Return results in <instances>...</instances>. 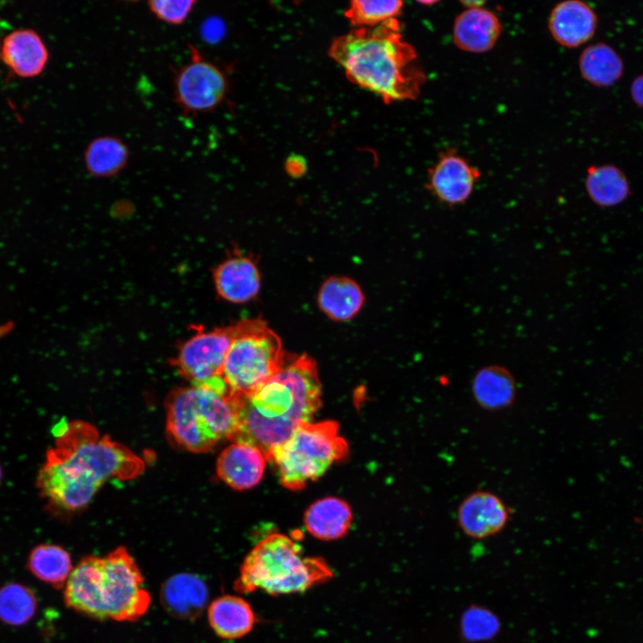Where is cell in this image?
<instances>
[{
  "mask_svg": "<svg viewBox=\"0 0 643 643\" xmlns=\"http://www.w3.org/2000/svg\"><path fill=\"white\" fill-rule=\"evenodd\" d=\"M143 459L126 446L101 435L91 423L66 421L55 429L54 446L36 476L45 511L56 518L84 509L110 479L132 480L145 470Z\"/></svg>",
  "mask_w": 643,
  "mask_h": 643,
  "instance_id": "6da1fadb",
  "label": "cell"
},
{
  "mask_svg": "<svg viewBox=\"0 0 643 643\" xmlns=\"http://www.w3.org/2000/svg\"><path fill=\"white\" fill-rule=\"evenodd\" d=\"M321 383L314 361L288 356L283 367L248 397L239 398V429L233 441L258 448L270 461L321 405ZM232 441V442H233Z\"/></svg>",
  "mask_w": 643,
  "mask_h": 643,
  "instance_id": "7a4b0ae2",
  "label": "cell"
},
{
  "mask_svg": "<svg viewBox=\"0 0 643 643\" xmlns=\"http://www.w3.org/2000/svg\"><path fill=\"white\" fill-rule=\"evenodd\" d=\"M329 54L350 81L386 103L415 99L425 81L416 52L404 40L397 19L336 38Z\"/></svg>",
  "mask_w": 643,
  "mask_h": 643,
  "instance_id": "3957f363",
  "label": "cell"
},
{
  "mask_svg": "<svg viewBox=\"0 0 643 643\" xmlns=\"http://www.w3.org/2000/svg\"><path fill=\"white\" fill-rule=\"evenodd\" d=\"M144 576L128 549L120 546L105 556L86 555L64 586L67 607L98 620L134 622L151 603Z\"/></svg>",
  "mask_w": 643,
  "mask_h": 643,
  "instance_id": "277c9868",
  "label": "cell"
},
{
  "mask_svg": "<svg viewBox=\"0 0 643 643\" xmlns=\"http://www.w3.org/2000/svg\"><path fill=\"white\" fill-rule=\"evenodd\" d=\"M165 410L169 441L192 453L233 441L239 429V396L230 389L175 388L166 397Z\"/></svg>",
  "mask_w": 643,
  "mask_h": 643,
  "instance_id": "5b68a950",
  "label": "cell"
},
{
  "mask_svg": "<svg viewBox=\"0 0 643 643\" xmlns=\"http://www.w3.org/2000/svg\"><path fill=\"white\" fill-rule=\"evenodd\" d=\"M333 577L322 557H305L291 538L272 533L261 539L246 555L234 582L238 593L257 589L271 596L302 593Z\"/></svg>",
  "mask_w": 643,
  "mask_h": 643,
  "instance_id": "8992f818",
  "label": "cell"
},
{
  "mask_svg": "<svg viewBox=\"0 0 643 643\" xmlns=\"http://www.w3.org/2000/svg\"><path fill=\"white\" fill-rule=\"evenodd\" d=\"M222 379L231 393L248 397L283 367L288 355L280 337L260 319L237 323Z\"/></svg>",
  "mask_w": 643,
  "mask_h": 643,
  "instance_id": "52a82bcc",
  "label": "cell"
},
{
  "mask_svg": "<svg viewBox=\"0 0 643 643\" xmlns=\"http://www.w3.org/2000/svg\"><path fill=\"white\" fill-rule=\"evenodd\" d=\"M347 452V444L340 437L336 422H306L275 450L270 462L277 465L280 483L285 488L299 490L322 476Z\"/></svg>",
  "mask_w": 643,
  "mask_h": 643,
  "instance_id": "ba28073f",
  "label": "cell"
},
{
  "mask_svg": "<svg viewBox=\"0 0 643 643\" xmlns=\"http://www.w3.org/2000/svg\"><path fill=\"white\" fill-rule=\"evenodd\" d=\"M194 332L178 350L171 364L192 386L229 389L222 379L224 363L236 335L235 324L206 330L193 327Z\"/></svg>",
  "mask_w": 643,
  "mask_h": 643,
  "instance_id": "9c48e42d",
  "label": "cell"
},
{
  "mask_svg": "<svg viewBox=\"0 0 643 643\" xmlns=\"http://www.w3.org/2000/svg\"><path fill=\"white\" fill-rule=\"evenodd\" d=\"M189 60L174 71V101L186 114L206 113L217 108L228 93L222 70L188 45Z\"/></svg>",
  "mask_w": 643,
  "mask_h": 643,
  "instance_id": "30bf717a",
  "label": "cell"
},
{
  "mask_svg": "<svg viewBox=\"0 0 643 643\" xmlns=\"http://www.w3.org/2000/svg\"><path fill=\"white\" fill-rule=\"evenodd\" d=\"M480 171L454 151L443 153L429 170L426 187L441 204L455 207L471 197Z\"/></svg>",
  "mask_w": 643,
  "mask_h": 643,
  "instance_id": "8fae6325",
  "label": "cell"
},
{
  "mask_svg": "<svg viewBox=\"0 0 643 643\" xmlns=\"http://www.w3.org/2000/svg\"><path fill=\"white\" fill-rule=\"evenodd\" d=\"M511 510L495 493L476 490L459 504L456 520L468 537L483 539L499 533L507 524Z\"/></svg>",
  "mask_w": 643,
  "mask_h": 643,
  "instance_id": "7c38bea8",
  "label": "cell"
},
{
  "mask_svg": "<svg viewBox=\"0 0 643 643\" xmlns=\"http://www.w3.org/2000/svg\"><path fill=\"white\" fill-rule=\"evenodd\" d=\"M0 59L18 77L34 78L45 70L49 53L38 32L20 29L3 38Z\"/></svg>",
  "mask_w": 643,
  "mask_h": 643,
  "instance_id": "4fadbf2b",
  "label": "cell"
},
{
  "mask_svg": "<svg viewBox=\"0 0 643 643\" xmlns=\"http://www.w3.org/2000/svg\"><path fill=\"white\" fill-rule=\"evenodd\" d=\"M597 28V13L591 6L579 0L557 4L548 19V29L553 38L568 48H575L589 41Z\"/></svg>",
  "mask_w": 643,
  "mask_h": 643,
  "instance_id": "5bb4252c",
  "label": "cell"
},
{
  "mask_svg": "<svg viewBox=\"0 0 643 643\" xmlns=\"http://www.w3.org/2000/svg\"><path fill=\"white\" fill-rule=\"evenodd\" d=\"M208 597L206 583L190 572L171 576L160 589V601L165 612L183 621H195L205 608Z\"/></svg>",
  "mask_w": 643,
  "mask_h": 643,
  "instance_id": "9a60e30c",
  "label": "cell"
},
{
  "mask_svg": "<svg viewBox=\"0 0 643 643\" xmlns=\"http://www.w3.org/2000/svg\"><path fill=\"white\" fill-rule=\"evenodd\" d=\"M265 457L255 447L233 441L219 455L216 472L234 489L244 490L256 486L263 478Z\"/></svg>",
  "mask_w": 643,
  "mask_h": 643,
  "instance_id": "2e32d148",
  "label": "cell"
},
{
  "mask_svg": "<svg viewBox=\"0 0 643 643\" xmlns=\"http://www.w3.org/2000/svg\"><path fill=\"white\" fill-rule=\"evenodd\" d=\"M216 292L224 300L242 304L253 299L259 292L261 276L255 263L248 256L234 255L214 270Z\"/></svg>",
  "mask_w": 643,
  "mask_h": 643,
  "instance_id": "e0dca14e",
  "label": "cell"
},
{
  "mask_svg": "<svg viewBox=\"0 0 643 643\" xmlns=\"http://www.w3.org/2000/svg\"><path fill=\"white\" fill-rule=\"evenodd\" d=\"M501 31V22L493 12L483 7L466 8L455 20L453 40L463 51L480 54L494 47Z\"/></svg>",
  "mask_w": 643,
  "mask_h": 643,
  "instance_id": "ac0fdd59",
  "label": "cell"
},
{
  "mask_svg": "<svg viewBox=\"0 0 643 643\" xmlns=\"http://www.w3.org/2000/svg\"><path fill=\"white\" fill-rule=\"evenodd\" d=\"M471 390L480 407L487 411H500L514 404L517 388L515 379L508 369L489 364L474 373Z\"/></svg>",
  "mask_w": 643,
  "mask_h": 643,
  "instance_id": "d6986e66",
  "label": "cell"
},
{
  "mask_svg": "<svg viewBox=\"0 0 643 643\" xmlns=\"http://www.w3.org/2000/svg\"><path fill=\"white\" fill-rule=\"evenodd\" d=\"M207 618L214 633L224 639L246 636L257 621L251 605L235 595L216 597L208 606Z\"/></svg>",
  "mask_w": 643,
  "mask_h": 643,
  "instance_id": "ffe728a7",
  "label": "cell"
},
{
  "mask_svg": "<svg viewBox=\"0 0 643 643\" xmlns=\"http://www.w3.org/2000/svg\"><path fill=\"white\" fill-rule=\"evenodd\" d=\"M317 303L330 319L346 322L355 317L364 303L362 288L354 280L344 276L328 278L321 286Z\"/></svg>",
  "mask_w": 643,
  "mask_h": 643,
  "instance_id": "44dd1931",
  "label": "cell"
},
{
  "mask_svg": "<svg viewBox=\"0 0 643 643\" xmlns=\"http://www.w3.org/2000/svg\"><path fill=\"white\" fill-rule=\"evenodd\" d=\"M352 521L349 505L338 497H325L314 502L306 510L304 522L307 531L322 540L342 538Z\"/></svg>",
  "mask_w": 643,
  "mask_h": 643,
  "instance_id": "7402d4cb",
  "label": "cell"
},
{
  "mask_svg": "<svg viewBox=\"0 0 643 643\" xmlns=\"http://www.w3.org/2000/svg\"><path fill=\"white\" fill-rule=\"evenodd\" d=\"M579 70L582 78L598 88L615 84L622 76L624 63L618 52L605 42L588 46L580 54Z\"/></svg>",
  "mask_w": 643,
  "mask_h": 643,
  "instance_id": "603a6c76",
  "label": "cell"
},
{
  "mask_svg": "<svg viewBox=\"0 0 643 643\" xmlns=\"http://www.w3.org/2000/svg\"><path fill=\"white\" fill-rule=\"evenodd\" d=\"M585 189L591 201L601 207H614L630 195L625 173L613 164L591 165L587 169Z\"/></svg>",
  "mask_w": 643,
  "mask_h": 643,
  "instance_id": "cb8c5ba5",
  "label": "cell"
},
{
  "mask_svg": "<svg viewBox=\"0 0 643 643\" xmlns=\"http://www.w3.org/2000/svg\"><path fill=\"white\" fill-rule=\"evenodd\" d=\"M26 566L35 578L55 589L65 586L73 569L68 550L52 543L35 546L28 555Z\"/></svg>",
  "mask_w": 643,
  "mask_h": 643,
  "instance_id": "d4e9b609",
  "label": "cell"
},
{
  "mask_svg": "<svg viewBox=\"0 0 643 643\" xmlns=\"http://www.w3.org/2000/svg\"><path fill=\"white\" fill-rule=\"evenodd\" d=\"M129 149L118 137L104 135L93 138L84 151L87 171L96 178L116 176L128 165Z\"/></svg>",
  "mask_w": 643,
  "mask_h": 643,
  "instance_id": "484cf974",
  "label": "cell"
},
{
  "mask_svg": "<svg viewBox=\"0 0 643 643\" xmlns=\"http://www.w3.org/2000/svg\"><path fill=\"white\" fill-rule=\"evenodd\" d=\"M38 608L35 592L28 586L12 582L0 588V621L11 626L29 622Z\"/></svg>",
  "mask_w": 643,
  "mask_h": 643,
  "instance_id": "4316f807",
  "label": "cell"
},
{
  "mask_svg": "<svg viewBox=\"0 0 643 643\" xmlns=\"http://www.w3.org/2000/svg\"><path fill=\"white\" fill-rule=\"evenodd\" d=\"M404 3L398 0L372 1L355 0L345 11L346 17L352 25L358 28H371L397 19L403 9Z\"/></svg>",
  "mask_w": 643,
  "mask_h": 643,
  "instance_id": "83f0119b",
  "label": "cell"
},
{
  "mask_svg": "<svg viewBox=\"0 0 643 643\" xmlns=\"http://www.w3.org/2000/svg\"><path fill=\"white\" fill-rule=\"evenodd\" d=\"M461 632L468 641H484L499 630L497 617L489 609L472 605L466 609L461 618Z\"/></svg>",
  "mask_w": 643,
  "mask_h": 643,
  "instance_id": "f1b7e54d",
  "label": "cell"
},
{
  "mask_svg": "<svg viewBox=\"0 0 643 643\" xmlns=\"http://www.w3.org/2000/svg\"><path fill=\"white\" fill-rule=\"evenodd\" d=\"M196 4L195 0H151L147 7L157 20L178 26L188 20Z\"/></svg>",
  "mask_w": 643,
  "mask_h": 643,
  "instance_id": "f546056e",
  "label": "cell"
},
{
  "mask_svg": "<svg viewBox=\"0 0 643 643\" xmlns=\"http://www.w3.org/2000/svg\"><path fill=\"white\" fill-rule=\"evenodd\" d=\"M285 169L291 177H301L307 170L306 160L300 154H292L286 160Z\"/></svg>",
  "mask_w": 643,
  "mask_h": 643,
  "instance_id": "4dcf8cb0",
  "label": "cell"
},
{
  "mask_svg": "<svg viewBox=\"0 0 643 643\" xmlns=\"http://www.w3.org/2000/svg\"><path fill=\"white\" fill-rule=\"evenodd\" d=\"M630 95L635 104L643 109V72L631 81Z\"/></svg>",
  "mask_w": 643,
  "mask_h": 643,
  "instance_id": "1f68e13d",
  "label": "cell"
},
{
  "mask_svg": "<svg viewBox=\"0 0 643 643\" xmlns=\"http://www.w3.org/2000/svg\"><path fill=\"white\" fill-rule=\"evenodd\" d=\"M461 4L466 8L482 7L485 4L484 1H462Z\"/></svg>",
  "mask_w": 643,
  "mask_h": 643,
  "instance_id": "d6a6232c",
  "label": "cell"
},
{
  "mask_svg": "<svg viewBox=\"0 0 643 643\" xmlns=\"http://www.w3.org/2000/svg\"><path fill=\"white\" fill-rule=\"evenodd\" d=\"M436 3H437V2H435V1H427V2H425V1H421V2H420L421 4H427V5L434 4H436Z\"/></svg>",
  "mask_w": 643,
  "mask_h": 643,
  "instance_id": "836d02e7",
  "label": "cell"
},
{
  "mask_svg": "<svg viewBox=\"0 0 643 643\" xmlns=\"http://www.w3.org/2000/svg\"><path fill=\"white\" fill-rule=\"evenodd\" d=\"M3 477H4V471H3L2 465L0 464V486L3 481Z\"/></svg>",
  "mask_w": 643,
  "mask_h": 643,
  "instance_id": "e575fe53",
  "label": "cell"
},
{
  "mask_svg": "<svg viewBox=\"0 0 643 643\" xmlns=\"http://www.w3.org/2000/svg\"><path fill=\"white\" fill-rule=\"evenodd\" d=\"M641 522V524H642V529H643V519L641 520V522Z\"/></svg>",
  "mask_w": 643,
  "mask_h": 643,
  "instance_id": "d590c367",
  "label": "cell"
}]
</instances>
